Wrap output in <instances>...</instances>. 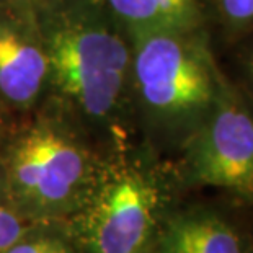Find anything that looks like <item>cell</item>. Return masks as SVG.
I'll return each instance as SVG.
<instances>
[{"instance_id":"1","label":"cell","mask_w":253,"mask_h":253,"mask_svg":"<svg viewBox=\"0 0 253 253\" xmlns=\"http://www.w3.org/2000/svg\"><path fill=\"white\" fill-rule=\"evenodd\" d=\"M131 77L155 129L185 142L211 115L225 82L204 28L132 36Z\"/></svg>"},{"instance_id":"2","label":"cell","mask_w":253,"mask_h":253,"mask_svg":"<svg viewBox=\"0 0 253 253\" xmlns=\"http://www.w3.org/2000/svg\"><path fill=\"white\" fill-rule=\"evenodd\" d=\"M165 180L150 167L125 164L95 180L75 212L69 240L75 253H139L152 247L169 214Z\"/></svg>"},{"instance_id":"3","label":"cell","mask_w":253,"mask_h":253,"mask_svg":"<svg viewBox=\"0 0 253 253\" xmlns=\"http://www.w3.org/2000/svg\"><path fill=\"white\" fill-rule=\"evenodd\" d=\"M90 157L57 129L35 127L13 144L5 167V190L28 222L75 214L95 185Z\"/></svg>"},{"instance_id":"4","label":"cell","mask_w":253,"mask_h":253,"mask_svg":"<svg viewBox=\"0 0 253 253\" xmlns=\"http://www.w3.org/2000/svg\"><path fill=\"white\" fill-rule=\"evenodd\" d=\"M59 87L93 116L116 108L131 74L132 49L118 31L87 20L57 26L44 49Z\"/></svg>"},{"instance_id":"5","label":"cell","mask_w":253,"mask_h":253,"mask_svg":"<svg viewBox=\"0 0 253 253\" xmlns=\"http://www.w3.org/2000/svg\"><path fill=\"white\" fill-rule=\"evenodd\" d=\"M225 74V72H224ZM185 180L247 201L253 191V101L225 75L217 103L185 142Z\"/></svg>"},{"instance_id":"6","label":"cell","mask_w":253,"mask_h":253,"mask_svg":"<svg viewBox=\"0 0 253 253\" xmlns=\"http://www.w3.org/2000/svg\"><path fill=\"white\" fill-rule=\"evenodd\" d=\"M244 235L227 214L209 206L170 211L152 244L154 253H247Z\"/></svg>"},{"instance_id":"7","label":"cell","mask_w":253,"mask_h":253,"mask_svg":"<svg viewBox=\"0 0 253 253\" xmlns=\"http://www.w3.org/2000/svg\"><path fill=\"white\" fill-rule=\"evenodd\" d=\"M42 47L10 25H0V91L15 103L38 95L47 74Z\"/></svg>"},{"instance_id":"8","label":"cell","mask_w":253,"mask_h":253,"mask_svg":"<svg viewBox=\"0 0 253 253\" xmlns=\"http://www.w3.org/2000/svg\"><path fill=\"white\" fill-rule=\"evenodd\" d=\"M131 36L204 28L201 0H106Z\"/></svg>"},{"instance_id":"9","label":"cell","mask_w":253,"mask_h":253,"mask_svg":"<svg viewBox=\"0 0 253 253\" xmlns=\"http://www.w3.org/2000/svg\"><path fill=\"white\" fill-rule=\"evenodd\" d=\"M204 30H216L222 49L253 31V0H201Z\"/></svg>"},{"instance_id":"10","label":"cell","mask_w":253,"mask_h":253,"mask_svg":"<svg viewBox=\"0 0 253 253\" xmlns=\"http://www.w3.org/2000/svg\"><path fill=\"white\" fill-rule=\"evenodd\" d=\"M230 71L225 75L253 101V31L227 46Z\"/></svg>"},{"instance_id":"11","label":"cell","mask_w":253,"mask_h":253,"mask_svg":"<svg viewBox=\"0 0 253 253\" xmlns=\"http://www.w3.org/2000/svg\"><path fill=\"white\" fill-rule=\"evenodd\" d=\"M3 253H75L69 239L51 234H33L31 229Z\"/></svg>"},{"instance_id":"12","label":"cell","mask_w":253,"mask_h":253,"mask_svg":"<svg viewBox=\"0 0 253 253\" xmlns=\"http://www.w3.org/2000/svg\"><path fill=\"white\" fill-rule=\"evenodd\" d=\"M5 195H7V190L0 188V253H3L30 230L28 220L17 211L12 201H5Z\"/></svg>"},{"instance_id":"13","label":"cell","mask_w":253,"mask_h":253,"mask_svg":"<svg viewBox=\"0 0 253 253\" xmlns=\"http://www.w3.org/2000/svg\"><path fill=\"white\" fill-rule=\"evenodd\" d=\"M247 253H253V230L249 234V245H247Z\"/></svg>"},{"instance_id":"14","label":"cell","mask_w":253,"mask_h":253,"mask_svg":"<svg viewBox=\"0 0 253 253\" xmlns=\"http://www.w3.org/2000/svg\"><path fill=\"white\" fill-rule=\"evenodd\" d=\"M247 204H249V206H253V191H252V195L249 196V199H247V201H245Z\"/></svg>"},{"instance_id":"15","label":"cell","mask_w":253,"mask_h":253,"mask_svg":"<svg viewBox=\"0 0 253 253\" xmlns=\"http://www.w3.org/2000/svg\"><path fill=\"white\" fill-rule=\"evenodd\" d=\"M139 253H154V250H152V247H149L147 250H142V252H139Z\"/></svg>"}]
</instances>
